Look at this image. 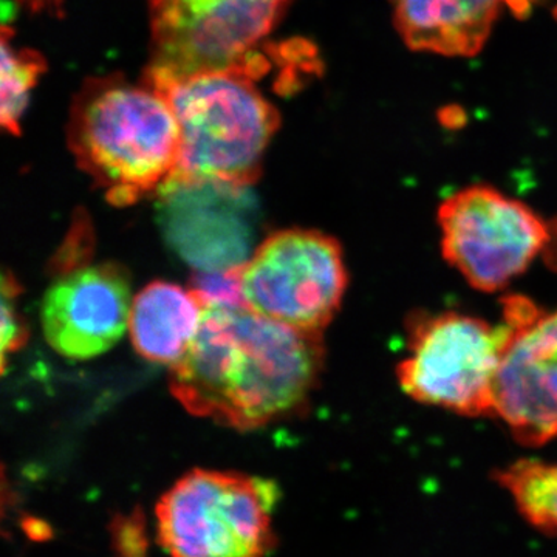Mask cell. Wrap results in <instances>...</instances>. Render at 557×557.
<instances>
[{
    "label": "cell",
    "mask_w": 557,
    "mask_h": 557,
    "mask_svg": "<svg viewBox=\"0 0 557 557\" xmlns=\"http://www.w3.org/2000/svg\"><path fill=\"white\" fill-rule=\"evenodd\" d=\"M348 285L343 248L317 230L293 228L267 237L240 269L247 309L288 327H327Z\"/></svg>",
    "instance_id": "7"
},
{
    "label": "cell",
    "mask_w": 557,
    "mask_h": 557,
    "mask_svg": "<svg viewBox=\"0 0 557 557\" xmlns=\"http://www.w3.org/2000/svg\"><path fill=\"white\" fill-rule=\"evenodd\" d=\"M157 196L164 237L194 270H237L252 255L255 200L248 186L170 178Z\"/></svg>",
    "instance_id": "10"
},
{
    "label": "cell",
    "mask_w": 557,
    "mask_h": 557,
    "mask_svg": "<svg viewBox=\"0 0 557 557\" xmlns=\"http://www.w3.org/2000/svg\"><path fill=\"white\" fill-rule=\"evenodd\" d=\"M511 325L493 387V416L525 446L557 438V309L541 311L522 296L505 299Z\"/></svg>",
    "instance_id": "9"
},
{
    "label": "cell",
    "mask_w": 557,
    "mask_h": 557,
    "mask_svg": "<svg viewBox=\"0 0 557 557\" xmlns=\"http://www.w3.org/2000/svg\"><path fill=\"white\" fill-rule=\"evenodd\" d=\"M203 313L205 307L193 289L152 282L132 300V344L139 357L172 368L188 354Z\"/></svg>",
    "instance_id": "13"
},
{
    "label": "cell",
    "mask_w": 557,
    "mask_h": 557,
    "mask_svg": "<svg viewBox=\"0 0 557 557\" xmlns=\"http://www.w3.org/2000/svg\"><path fill=\"white\" fill-rule=\"evenodd\" d=\"M277 496L274 483L240 472L190 471L157 505L160 544L171 557H265Z\"/></svg>",
    "instance_id": "4"
},
{
    "label": "cell",
    "mask_w": 557,
    "mask_h": 557,
    "mask_svg": "<svg viewBox=\"0 0 557 557\" xmlns=\"http://www.w3.org/2000/svg\"><path fill=\"white\" fill-rule=\"evenodd\" d=\"M10 30L2 27V94H0V124L13 135H21V119L40 76L47 72V61L39 51L17 49L11 42Z\"/></svg>",
    "instance_id": "15"
},
{
    "label": "cell",
    "mask_w": 557,
    "mask_h": 557,
    "mask_svg": "<svg viewBox=\"0 0 557 557\" xmlns=\"http://www.w3.org/2000/svg\"><path fill=\"white\" fill-rule=\"evenodd\" d=\"M260 51L230 69L199 73L160 89L180 129L177 170L170 178L251 186L281 116L255 81L269 72Z\"/></svg>",
    "instance_id": "3"
},
{
    "label": "cell",
    "mask_w": 557,
    "mask_h": 557,
    "mask_svg": "<svg viewBox=\"0 0 557 557\" xmlns=\"http://www.w3.org/2000/svg\"><path fill=\"white\" fill-rule=\"evenodd\" d=\"M69 148L115 207L145 199L177 170L180 129L166 95L145 78H89L75 95Z\"/></svg>",
    "instance_id": "2"
},
{
    "label": "cell",
    "mask_w": 557,
    "mask_h": 557,
    "mask_svg": "<svg viewBox=\"0 0 557 557\" xmlns=\"http://www.w3.org/2000/svg\"><path fill=\"white\" fill-rule=\"evenodd\" d=\"M547 249H548L549 260H552V262L555 263V267L557 270V222L555 223V225H553L552 240H549Z\"/></svg>",
    "instance_id": "20"
},
{
    "label": "cell",
    "mask_w": 557,
    "mask_h": 557,
    "mask_svg": "<svg viewBox=\"0 0 557 557\" xmlns=\"http://www.w3.org/2000/svg\"><path fill=\"white\" fill-rule=\"evenodd\" d=\"M131 282L116 263H84L57 274L40 307L44 336L61 357L91 359L129 329Z\"/></svg>",
    "instance_id": "11"
},
{
    "label": "cell",
    "mask_w": 557,
    "mask_h": 557,
    "mask_svg": "<svg viewBox=\"0 0 557 557\" xmlns=\"http://www.w3.org/2000/svg\"><path fill=\"white\" fill-rule=\"evenodd\" d=\"M21 295V287L16 277L10 273H3L2 276V370L5 372L9 355L16 354L24 347L27 341V330L24 322L17 314L16 300Z\"/></svg>",
    "instance_id": "17"
},
{
    "label": "cell",
    "mask_w": 557,
    "mask_h": 557,
    "mask_svg": "<svg viewBox=\"0 0 557 557\" xmlns=\"http://www.w3.org/2000/svg\"><path fill=\"white\" fill-rule=\"evenodd\" d=\"M22 5L27 7L32 13L40 11H60L61 0H20Z\"/></svg>",
    "instance_id": "19"
},
{
    "label": "cell",
    "mask_w": 557,
    "mask_h": 557,
    "mask_svg": "<svg viewBox=\"0 0 557 557\" xmlns=\"http://www.w3.org/2000/svg\"><path fill=\"white\" fill-rule=\"evenodd\" d=\"M395 25L408 47L443 57H474L485 46L504 5L516 13L530 0H391Z\"/></svg>",
    "instance_id": "12"
},
{
    "label": "cell",
    "mask_w": 557,
    "mask_h": 557,
    "mask_svg": "<svg viewBox=\"0 0 557 557\" xmlns=\"http://www.w3.org/2000/svg\"><path fill=\"white\" fill-rule=\"evenodd\" d=\"M292 0H149L150 58L143 78L157 89L258 53Z\"/></svg>",
    "instance_id": "6"
},
{
    "label": "cell",
    "mask_w": 557,
    "mask_h": 557,
    "mask_svg": "<svg viewBox=\"0 0 557 557\" xmlns=\"http://www.w3.org/2000/svg\"><path fill=\"white\" fill-rule=\"evenodd\" d=\"M437 222L443 258L486 293L507 287L552 240V228L533 209L483 185L443 200Z\"/></svg>",
    "instance_id": "8"
},
{
    "label": "cell",
    "mask_w": 557,
    "mask_h": 557,
    "mask_svg": "<svg viewBox=\"0 0 557 557\" xmlns=\"http://www.w3.org/2000/svg\"><path fill=\"white\" fill-rule=\"evenodd\" d=\"M110 534L113 557H150L145 518L139 509H135L131 515L116 516Z\"/></svg>",
    "instance_id": "18"
},
{
    "label": "cell",
    "mask_w": 557,
    "mask_h": 557,
    "mask_svg": "<svg viewBox=\"0 0 557 557\" xmlns=\"http://www.w3.org/2000/svg\"><path fill=\"white\" fill-rule=\"evenodd\" d=\"M240 269L214 271V273L196 271L189 288L199 298L205 309L247 307L242 298Z\"/></svg>",
    "instance_id": "16"
},
{
    "label": "cell",
    "mask_w": 557,
    "mask_h": 557,
    "mask_svg": "<svg viewBox=\"0 0 557 557\" xmlns=\"http://www.w3.org/2000/svg\"><path fill=\"white\" fill-rule=\"evenodd\" d=\"M520 515L542 533L557 537V463L519 460L496 472Z\"/></svg>",
    "instance_id": "14"
},
{
    "label": "cell",
    "mask_w": 557,
    "mask_h": 557,
    "mask_svg": "<svg viewBox=\"0 0 557 557\" xmlns=\"http://www.w3.org/2000/svg\"><path fill=\"white\" fill-rule=\"evenodd\" d=\"M324 364L322 333L278 324L247 307L205 309L172 366V395L193 416L252 431L298 412Z\"/></svg>",
    "instance_id": "1"
},
{
    "label": "cell",
    "mask_w": 557,
    "mask_h": 557,
    "mask_svg": "<svg viewBox=\"0 0 557 557\" xmlns=\"http://www.w3.org/2000/svg\"><path fill=\"white\" fill-rule=\"evenodd\" d=\"M511 336L507 321L457 311L410 318L408 357L398 364L399 387L421 405L458 416H493V387Z\"/></svg>",
    "instance_id": "5"
}]
</instances>
